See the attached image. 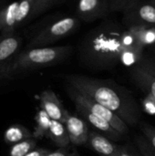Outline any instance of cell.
<instances>
[{
    "instance_id": "obj_1",
    "label": "cell",
    "mask_w": 155,
    "mask_h": 156,
    "mask_svg": "<svg viewBox=\"0 0 155 156\" xmlns=\"http://www.w3.org/2000/svg\"><path fill=\"white\" fill-rule=\"evenodd\" d=\"M143 50L132 33L113 20L89 31L79 47L80 60L94 69H108L118 64L132 68L143 58Z\"/></svg>"
},
{
    "instance_id": "obj_2",
    "label": "cell",
    "mask_w": 155,
    "mask_h": 156,
    "mask_svg": "<svg viewBox=\"0 0 155 156\" xmlns=\"http://www.w3.org/2000/svg\"><path fill=\"white\" fill-rule=\"evenodd\" d=\"M68 85L117 114L128 126L139 123L141 111L132 93L110 80H100L84 75H68Z\"/></svg>"
},
{
    "instance_id": "obj_3",
    "label": "cell",
    "mask_w": 155,
    "mask_h": 156,
    "mask_svg": "<svg viewBox=\"0 0 155 156\" xmlns=\"http://www.w3.org/2000/svg\"><path fill=\"white\" fill-rule=\"evenodd\" d=\"M72 46H53L28 48L17 55L9 73V79L21 72L54 66L68 58Z\"/></svg>"
},
{
    "instance_id": "obj_4",
    "label": "cell",
    "mask_w": 155,
    "mask_h": 156,
    "mask_svg": "<svg viewBox=\"0 0 155 156\" xmlns=\"http://www.w3.org/2000/svg\"><path fill=\"white\" fill-rule=\"evenodd\" d=\"M80 22L76 16L60 18L39 31L29 42L28 48L48 47L78 30Z\"/></svg>"
},
{
    "instance_id": "obj_5",
    "label": "cell",
    "mask_w": 155,
    "mask_h": 156,
    "mask_svg": "<svg viewBox=\"0 0 155 156\" xmlns=\"http://www.w3.org/2000/svg\"><path fill=\"white\" fill-rule=\"evenodd\" d=\"M67 93L75 105H80L85 109H87L88 111H90V112L104 119L122 135L128 134L129 126L113 112L104 107L103 105L100 104L99 102L95 101L91 98L81 94L80 92H79L69 85H68L67 87Z\"/></svg>"
},
{
    "instance_id": "obj_6",
    "label": "cell",
    "mask_w": 155,
    "mask_h": 156,
    "mask_svg": "<svg viewBox=\"0 0 155 156\" xmlns=\"http://www.w3.org/2000/svg\"><path fill=\"white\" fill-rule=\"evenodd\" d=\"M122 25L125 27L154 26L155 4L150 0H136L122 12Z\"/></svg>"
},
{
    "instance_id": "obj_7",
    "label": "cell",
    "mask_w": 155,
    "mask_h": 156,
    "mask_svg": "<svg viewBox=\"0 0 155 156\" xmlns=\"http://www.w3.org/2000/svg\"><path fill=\"white\" fill-rule=\"evenodd\" d=\"M21 44L20 37L14 33L0 37V81L9 79L11 68L20 52Z\"/></svg>"
},
{
    "instance_id": "obj_8",
    "label": "cell",
    "mask_w": 155,
    "mask_h": 156,
    "mask_svg": "<svg viewBox=\"0 0 155 156\" xmlns=\"http://www.w3.org/2000/svg\"><path fill=\"white\" fill-rule=\"evenodd\" d=\"M110 13V0H79L77 4L76 16L80 21L90 23Z\"/></svg>"
},
{
    "instance_id": "obj_9",
    "label": "cell",
    "mask_w": 155,
    "mask_h": 156,
    "mask_svg": "<svg viewBox=\"0 0 155 156\" xmlns=\"http://www.w3.org/2000/svg\"><path fill=\"white\" fill-rule=\"evenodd\" d=\"M65 126L70 139V144L76 146L87 145L90 136V130L88 122L84 119L68 112Z\"/></svg>"
},
{
    "instance_id": "obj_10",
    "label": "cell",
    "mask_w": 155,
    "mask_h": 156,
    "mask_svg": "<svg viewBox=\"0 0 155 156\" xmlns=\"http://www.w3.org/2000/svg\"><path fill=\"white\" fill-rule=\"evenodd\" d=\"M75 107H76V112L82 119H84L89 124H90L92 127L98 130L101 134L105 135L111 141H119L124 136L121 133H119L116 129H114L104 119L90 112V111H88L87 109H85L80 105H75Z\"/></svg>"
},
{
    "instance_id": "obj_11",
    "label": "cell",
    "mask_w": 155,
    "mask_h": 156,
    "mask_svg": "<svg viewBox=\"0 0 155 156\" xmlns=\"http://www.w3.org/2000/svg\"><path fill=\"white\" fill-rule=\"evenodd\" d=\"M39 103L40 109L45 111L52 120L65 123L68 111L65 110L61 101L53 90H44L39 96Z\"/></svg>"
},
{
    "instance_id": "obj_12",
    "label": "cell",
    "mask_w": 155,
    "mask_h": 156,
    "mask_svg": "<svg viewBox=\"0 0 155 156\" xmlns=\"http://www.w3.org/2000/svg\"><path fill=\"white\" fill-rule=\"evenodd\" d=\"M87 145L100 156H119L121 148L105 135L94 131H90Z\"/></svg>"
},
{
    "instance_id": "obj_13",
    "label": "cell",
    "mask_w": 155,
    "mask_h": 156,
    "mask_svg": "<svg viewBox=\"0 0 155 156\" xmlns=\"http://www.w3.org/2000/svg\"><path fill=\"white\" fill-rule=\"evenodd\" d=\"M130 76L134 84L155 100V78L138 64L131 68Z\"/></svg>"
},
{
    "instance_id": "obj_14",
    "label": "cell",
    "mask_w": 155,
    "mask_h": 156,
    "mask_svg": "<svg viewBox=\"0 0 155 156\" xmlns=\"http://www.w3.org/2000/svg\"><path fill=\"white\" fill-rule=\"evenodd\" d=\"M58 148H67L70 144V139L65 123L52 120L51 125L47 135Z\"/></svg>"
},
{
    "instance_id": "obj_15",
    "label": "cell",
    "mask_w": 155,
    "mask_h": 156,
    "mask_svg": "<svg viewBox=\"0 0 155 156\" xmlns=\"http://www.w3.org/2000/svg\"><path fill=\"white\" fill-rule=\"evenodd\" d=\"M127 28L132 33L134 37L143 48L152 47L155 43L154 26H139Z\"/></svg>"
},
{
    "instance_id": "obj_16",
    "label": "cell",
    "mask_w": 155,
    "mask_h": 156,
    "mask_svg": "<svg viewBox=\"0 0 155 156\" xmlns=\"http://www.w3.org/2000/svg\"><path fill=\"white\" fill-rule=\"evenodd\" d=\"M33 137V133L28 129L20 124H14L9 126L4 133V141L7 144H16L24 140Z\"/></svg>"
},
{
    "instance_id": "obj_17",
    "label": "cell",
    "mask_w": 155,
    "mask_h": 156,
    "mask_svg": "<svg viewBox=\"0 0 155 156\" xmlns=\"http://www.w3.org/2000/svg\"><path fill=\"white\" fill-rule=\"evenodd\" d=\"M36 127L33 133V137L35 139H41L43 137H47L52 119L48 115V113L40 109L36 115Z\"/></svg>"
},
{
    "instance_id": "obj_18",
    "label": "cell",
    "mask_w": 155,
    "mask_h": 156,
    "mask_svg": "<svg viewBox=\"0 0 155 156\" xmlns=\"http://www.w3.org/2000/svg\"><path fill=\"white\" fill-rule=\"evenodd\" d=\"M37 145L35 138H29L20 143L13 144L9 151V156H25L34 150Z\"/></svg>"
},
{
    "instance_id": "obj_19",
    "label": "cell",
    "mask_w": 155,
    "mask_h": 156,
    "mask_svg": "<svg viewBox=\"0 0 155 156\" xmlns=\"http://www.w3.org/2000/svg\"><path fill=\"white\" fill-rule=\"evenodd\" d=\"M135 144L138 147L140 154L143 156H155L154 149L145 138L137 136L135 138Z\"/></svg>"
},
{
    "instance_id": "obj_20",
    "label": "cell",
    "mask_w": 155,
    "mask_h": 156,
    "mask_svg": "<svg viewBox=\"0 0 155 156\" xmlns=\"http://www.w3.org/2000/svg\"><path fill=\"white\" fill-rule=\"evenodd\" d=\"M58 0H35L31 17L37 16L51 7Z\"/></svg>"
},
{
    "instance_id": "obj_21",
    "label": "cell",
    "mask_w": 155,
    "mask_h": 156,
    "mask_svg": "<svg viewBox=\"0 0 155 156\" xmlns=\"http://www.w3.org/2000/svg\"><path fill=\"white\" fill-rule=\"evenodd\" d=\"M140 129L142 133H143L144 137L146 140L150 143L152 147L155 151V128L153 126L146 123V122H142L140 124Z\"/></svg>"
},
{
    "instance_id": "obj_22",
    "label": "cell",
    "mask_w": 155,
    "mask_h": 156,
    "mask_svg": "<svg viewBox=\"0 0 155 156\" xmlns=\"http://www.w3.org/2000/svg\"><path fill=\"white\" fill-rule=\"evenodd\" d=\"M136 0H110L111 12H123Z\"/></svg>"
},
{
    "instance_id": "obj_23",
    "label": "cell",
    "mask_w": 155,
    "mask_h": 156,
    "mask_svg": "<svg viewBox=\"0 0 155 156\" xmlns=\"http://www.w3.org/2000/svg\"><path fill=\"white\" fill-rule=\"evenodd\" d=\"M138 65L145 71L155 78V59L153 58H144L138 63Z\"/></svg>"
},
{
    "instance_id": "obj_24",
    "label": "cell",
    "mask_w": 155,
    "mask_h": 156,
    "mask_svg": "<svg viewBox=\"0 0 155 156\" xmlns=\"http://www.w3.org/2000/svg\"><path fill=\"white\" fill-rule=\"evenodd\" d=\"M73 152L69 150V147L67 148H58L54 152H49L46 156H71Z\"/></svg>"
},
{
    "instance_id": "obj_25",
    "label": "cell",
    "mask_w": 155,
    "mask_h": 156,
    "mask_svg": "<svg viewBox=\"0 0 155 156\" xmlns=\"http://www.w3.org/2000/svg\"><path fill=\"white\" fill-rule=\"evenodd\" d=\"M119 156H137V154L128 146H121Z\"/></svg>"
},
{
    "instance_id": "obj_26",
    "label": "cell",
    "mask_w": 155,
    "mask_h": 156,
    "mask_svg": "<svg viewBox=\"0 0 155 156\" xmlns=\"http://www.w3.org/2000/svg\"><path fill=\"white\" fill-rule=\"evenodd\" d=\"M49 153V151L44 149V148H35L31 152H29L25 156H46Z\"/></svg>"
},
{
    "instance_id": "obj_27",
    "label": "cell",
    "mask_w": 155,
    "mask_h": 156,
    "mask_svg": "<svg viewBox=\"0 0 155 156\" xmlns=\"http://www.w3.org/2000/svg\"><path fill=\"white\" fill-rule=\"evenodd\" d=\"M71 156H79L78 154V153L77 152H73V154H72V155Z\"/></svg>"
},
{
    "instance_id": "obj_28",
    "label": "cell",
    "mask_w": 155,
    "mask_h": 156,
    "mask_svg": "<svg viewBox=\"0 0 155 156\" xmlns=\"http://www.w3.org/2000/svg\"><path fill=\"white\" fill-rule=\"evenodd\" d=\"M152 48H153V49L155 50V43L153 44V46H152Z\"/></svg>"
},
{
    "instance_id": "obj_29",
    "label": "cell",
    "mask_w": 155,
    "mask_h": 156,
    "mask_svg": "<svg viewBox=\"0 0 155 156\" xmlns=\"http://www.w3.org/2000/svg\"><path fill=\"white\" fill-rule=\"evenodd\" d=\"M150 1H152V2H153V4H155V0H150Z\"/></svg>"
},
{
    "instance_id": "obj_30",
    "label": "cell",
    "mask_w": 155,
    "mask_h": 156,
    "mask_svg": "<svg viewBox=\"0 0 155 156\" xmlns=\"http://www.w3.org/2000/svg\"><path fill=\"white\" fill-rule=\"evenodd\" d=\"M137 156H143V155H142L141 154H137Z\"/></svg>"
}]
</instances>
